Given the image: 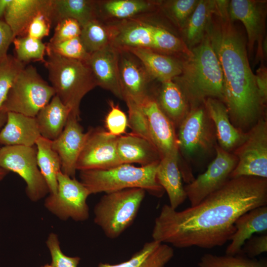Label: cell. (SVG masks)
Masks as SVG:
<instances>
[{"instance_id": "44", "label": "cell", "mask_w": 267, "mask_h": 267, "mask_svg": "<svg viewBox=\"0 0 267 267\" xmlns=\"http://www.w3.org/2000/svg\"><path fill=\"white\" fill-rule=\"evenodd\" d=\"M50 0L48 7L39 12L31 21L24 36L41 40L48 36L52 24L49 14Z\"/></svg>"}, {"instance_id": "21", "label": "cell", "mask_w": 267, "mask_h": 267, "mask_svg": "<svg viewBox=\"0 0 267 267\" xmlns=\"http://www.w3.org/2000/svg\"><path fill=\"white\" fill-rule=\"evenodd\" d=\"M160 0H96V18L105 22H116L135 18L159 9Z\"/></svg>"}, {"instance_id": "6", "label": "cell", "mask_w": 267, "mask_h": 267, "mask_svg": "<svg viewBox=\"0 0 267 267\" xmlns=\"http://www.w3.org/2000/svg\"><path fill=\"white\" fill-rule=\"evenodd\" d=\"M145 190L127 188L106 193L94 206V222L110 239L120 236L134 222Z\"/></svg>"}, {"instance_id": "13", "label": "cell", "mask_w": 267, "mask_h": 267, "mask_svg": "<svg viewBox=\"0 0 267 267\" xmlns=\"http://www.w3.org/2000/svg\"><path fill=\"white\" fill-rule=\"evenodd\" d=\"M88 133L77 162V170L108 169L122 164L117 151L119 136L99 128L90 129Z\"/></svg>"}, {"instance_id": "29", "label": "cell", "mask_w": 267, "mask_h": 267, "mask_svg": "<svg viewBox=\"0 0 267 267\" xmlns=\"http://www.w3.org/2000/svg\"><path fill=\"white\" fill-rule=\"evenodd\" d=\"M217 10L215 0H199L194 11L180 30L181 39L191 50L205 37L212 17Z\"/></svg>"}, {"instance_id": "28", "label": "cell", "mask_w": 267, "mask_h": 267, "mask_svg": "<svg viewBox=\"0 0 267 267\" xmlns=\"http://www.w3.org/2000/svg\"><path fill=\"white\" fill-rule=\"evenodd\" d=\"M49 0H9L4 19L14 38L23 36L32 19L48 6Z\"/></svg>"}, {"instance_id": "46", "label": "cell", "mask_w": 267, "mask_h": 267, "mask_svg": "<svg viewBox=\"0 0 267 267\" xmlns=\"http://www.w3.org/2000/svg\"><path fill=\"white\" fill-rule=\"evenodd\" d=\"M267 252V233L252 236L243 244L240 253L250 258Z\"/></svg>"}, {"instance_id": "2", "label": "cell", "mask_w": 267, "mask_h": 267, "mask_svg": "<svg viewBox=\"0 0 267 267\" xmlns=\"http://www.w3.org/2000/svg\"><path fill=\"white\" fill-rule=\"evenodd\" d=\"M228 0H217L206 34L220 63L223 100L232 124L243 131L263 117L262 99L250 67L245 43L229 17Z\"/></svg>"}, {"instance_id": "52", "label": "cell", "mask_w": 267, "mask_h": 267, "mask_svg": "<svg viewBox=\"0 0 267 267\" xmlns=\"http://www.w3.org/2000/svg\"><path fill=\"white\" fill-rule=\"evenodd\" d=\"M41 267H53V266L51 264L50 265L46 264Z\"/></svg>"}, {"instance_id": "45", "label": "cell", "mask_w": 267, "mask_h": 267, "mask_svg": "<svg viewBox=\"0 0 267 267\" xmlns=\"http://www.w3.org/2000/svg\"><path fill=\"white\" fill-rule=\"evenodd\" d=\"M82 27L76 20L63 19L55 25L54 32L49 43L54 44L80 37Z\"/></svg>"}, {"instance_id": "30", "label": "cell", "mask_w": 267, "mask_h": 267, "mask_svg": "<svg viewBox=\"0 0 267 267\" xmlns=\"http://www.w3.org/2000/svg\"><path fill=\"white\" fill-rule=\"evenodd\" d=\"M70 109L55 95L36 116L41 135L50 140L57 138L63 131Z\"/></svg>"}, {"instance_id": "4", "label": "cell", "mask_w": 267, "mask_h": 267, "mask_svg": "<svg viewBox=\"0 0 267 267\" xmlns=\"http://www.w3.org/2000/svg\"><path fill=\"white\" fill-rule=\"evenodd\" d=\"M44 65L57 95L80 119V105L84 96L97 86L92 72L84 61L67 58L46 48Z\"/></svg>"}, {"instance_id": "5", "label": "cell", "mask_w": 267, "mask_h": 267, "mask_svg": "<svg viewBox=\"0 0 267 267\" xmlns=\"http://www.w3.org/2000/svg\"><path fill=\"white\" fill-rule=\"evenodd\" d=\"M159 162L141 167L122 164L108 169L81 171L80 181L90 194L139 188L160 198L165 190L156 179Z\"/></svg>"}, {"instance_id": "10", "label": "cell", "mask_w": 267, "mask_h": 267, "mask_svg": "<svg viewBox=\"0 0 267 267\" xmlns=\"http://www.w3.org/2000/svg\"><path fill=\"white\" fill-rule=\"evenodd\" d=\"M57 192L45 199V208L62 220L71 218L76 222L86 221L89 217L87 200L90 195L88 189L75 178L61 171L57 175Z\"/></svg>"}, {"instance_id": "24", "label": "cell", "mask_w": 267, "mask_h": 267, "mask_svg": "<svg viewBox=\"0 0 267 267\" xmlns=\"http://www.w3.org/2000/svg\"><path fill=\"white\" fill-rule=\"evenodd\" d=\"M178 154L177 153L162 157L156 171L157 180L167 192L169 205L174 209H177L187 198L182 183Z\"/></svg>"}, {"instance_id": "50", "label": "cell", "mask_w": 267, "mask_h": 267, "mask_svg": "<svg viewBox=\"0 0 267 267\" xmlns=\"http://www.w3.org/2000/svg\"><path fill=\"white\" fill-rule=\"evenodd\" d=\"M7 113L3 111L0 112V130L3 126L6 121Z\"/></svg>"}, {"instance_id": "23", "label": "cell", "mask_w": 267, "mask_h": 267, "mask_svg": "<svg viewBox=\"0 0 267 267\" xmlns=\"http://www.w3.org/2000/svg\"><path fill=\"white\" fill-rule=\"evenodd\" d=\"M142 63L153 80L160 82L173 80L182 72L181 60L149 48H127Z\"/></svg>"}, {"instance_id": "12", "label": "cell", "mask_w": 267, "mask_h": 267, "mask_svg": "<svg viewBox=\"0 0 267 267\" xmlns=\"http://www.w3.org/2000/svg\"><path fill=\"white\" fill-rule=\"evenodd\" d=\"M216 157L207 170L184 187L190 206H195L220 188L228 179L237 159L233 153L216 145Z\"/></svg>"}, {"instance_id": "19", "label": "cell", "mask_w": 267, "mask_h": 267, "mask_svg": "<svg viewBox=\"0 0 267 267\" xmlns=\"http://www.w3.org/2000/svg\"><path fill=\"white\" fill-rule=\"evenodd\" d=\"M85 62L91 69L97 86L123 100L119 78L118 49L109 44L90 54Z\"/></svg>"}, {"instance_id": "49", "label": "cell", "mask_w": 267, "mask_h": 267, "mask_svg": "<svg viewBox=\"0 0 267 267\" xmlns=\"http://www.w3.org/2000/svg\"><path fill=\"white\" fill-rule=\"evenodd\" d=\"M9 0H0V19L3 17L6 6Z\"/></svg>"}, {"instance_id": "26", "label": "cell", "mask_w": 267, "mask_h": 267, "mask_svg": "<svg viewBox=\"0 0 267 267\" xmlns=\"http://www.w3.org/2000/svg\"><path fill=\"white\" fill-rule=\"evenodd\" d=\"M117 151L122 164L138 163L144 166L161 159L151 142L133 133L118 137Z\"/></svg>"}, {"instance_id": "18", "label": "cell", "mask_w": 267, "mask_h": 267, "mask_svg": "<svg viewBox=\"0 0 267 267\" xmlns=\"http://www.w3.org/2000/svg\"><path fill=\"white\" fill-rule=\"evenodd\" d=\"M107 24L111 35L110 44L114 47L151 49L155 24L135 17Z\"/></svg>"}, {"instance_id": "15", "label": "cell", "mask_w": 267, "mask_h": 267, "mask_svg": "<svg viewBox=\"0 0 267 267\" xmlns=\"http://www.w3.org/2000/svg\"><path fill=\"white\" fill-rule=\"evenodd\" d=\"M118 50V65L120 85L123 100L141 106L149 95L148 88L154 80L140 61L124 48Z\"/></svg>"}, {"instance_id": "20", "label": "cell", "mask_w": 267, "mask_h": 267, "mask_svg": "<svg viewBox=\"0 0 267 267\" xmlns=\"http://www.w3.org/2000/svg\"><path fill=\"white\" fill-rule=\"evenodd\" d=\"M203 105L213 123L219 145L226 151H233L245 140L247 133L232 124L228 110L222 101L209 97Z\"/></svg>"}, {"instance_id": "38", "label": "cell", "mask_w": 267, "mask_h": 267, "mask_svg": "<svg viewBox=\"0 0 267 267\" xmlns=\"http://www.w3.org/2000/svg\"><path fill=\"white\" fill-rule=\"evenodd\" d=\"M198 1L199 0H160L159 9L180 31Z\"/></svg>"}, {"instance_id": "31", "label": "cell", "mask_w": 267, "mask_h": 267, "mask_svg": "<svg viewBox=\"0 0 267 267\" xmlns=\"http://www.w3.org/2000/svg\"><path fill=\"white\" fill-rule=\"evenodd\" d=\"M96 0H50L49 17L52 24L65 18L73 19L83 27L97 18Z\"/></svg>"}, {"instance_id": "48", "label": "cell", "mask_w": 267, "mask_h": 267, "mask_svg": "<svg viewBox=\"0 0 267 267\" xmlns=\"http://www.w3.org/2000/svg\"><path fill=\"white\" fill-rule=\"evenodd\" d=\"M255 75L260 96L266 104L267 100V70L263 62L257 70Z\"/></svg>"}, {"instance_id": "25", "label": "cell", "mask_w": 267, "mask_h": 267, "mask_svg": "<svg viewBox=\"0 0 267 267\" xmlns=\"http://www.w3.org/2000/svg\"><path fill=\"white\" fill-rule=\"evenodd\" d=\"M235 232L225 250V254H239L244 243L254 233H267V205L257 207L240 216L235 221Z\"/></svg>"}, {"instance_id": "17", "label": "cell", "mask_w": 267, "mask_h": 267, "mask_svg": "<svg viewBox=\"0 0 267 267\" xmlns=\"http://www.w3.org/2000/svg\"><path fill=\"white\" fill-rule=\"evenodd\" d=\"M79 119L70 114L66 124L59 136L52 140V147L57 153L61 163V172L75 178L78 158L88 136Z\"/></svg>"}, {"instance_id": "14", "label": "cell", "mask_w": 267, "mask_h": 267, "mask_svg": "<svg viewBox=\"0 0 267 267\" xmlns=\"http://www.w3.org/2000/svg\"><path fill=\"white\" fill-rule=\"evenodd\" d=\"M267 1L257 0H229L228 12L232 22L240 21L248 36V48L252 52L256 43L258 48L256 60L263 61V43L265 39Z\"/></svg>"}, {"instance_id": "9", "label": "cell", "mask_w": 267, "mask_h": 267, "mask_svg": "<svg viewBox=\"0 0 267 267\" xmlns=\"http://www.w3.org/2000/svg\"><path fill=\"white\" fill-rule=\"evenodd\" d=\"M234 151L237 164L229 178L242 176L267 178V122L262 117L247 132Z\"/></svg>"}, {"instance_id": "3", "label": "cell", "mask_w": 267, "mask_h": 267, "mask_svg": "<svg viewBox=\"0 0 267 267\" xmlns=\"http://www.w3.org/2000/svg\"><path fill=\"white\" fill-rule=\"evenodd\" d=\"M191 50V56L181 59V74L173 79L183 93L189 108L203 105L209 97L223 102L222 71L207 34Z\"/></svg>"}, {"instance_id": "36", "label": "cell", "mask_w": 267, "mask_h": 267, "mask_svg": "<svg viewBox=\"0 0 267 267\" xmlns=\"http://www.w3.org/2000/svg\"><path fill=\"white\" fill-rule=\"evenodd\" d=\"M198 267H267L266 259L250 258L241 253L234 255L204 254L200 258Z\"/></svg>"}, {"instance_id": "22", "label": "cell", "mask_w": 267, "mask_h": 267, "mask_svg": "<svg viewBox=\"0 0 267 267\" xmlns=\"http://www.w3.org/2000/svg\"><path fill=\"white\" fill-rule=\"evenodd\" d=\"M7 119L0 131V145L33 146L41 136L36 117L8 112Z\"/></svg>"}, {"instance_id": "43", "label": "cell", "mask_w": 267, "mask_h": 267, "mask_svg": "<svg viewBox=\"0 0 267 267\" xmlns=\"http://www.w3.org/2000/svg\"><path fill=\"white\" fill-rule=\"evenodd\" d=\"M125 101L128 108V126H130L132 129V133L151 142L149 137L146 118L141 106L138 105L130 100H125Z\"/></svg>"}, {"instance_id": "47", "label": "cell", "mask_w": 267, "mask_h": 267, "mask_svg": "<svg viewBox=\"0 0 267 267\" xmlns=\"http://www.w3.org/2000/svg\"><path fill=\"white\" fill-rule=\"evenodd\" d=\"M14 39L9 26L4 21L0 19V61L7 55L8 49Z\"/></svg>"}, {"instance_id": "27", "label": "cell", "mask_w": 267, "mask_h": 267, "mask_svg": "<svg viewBox=\"0 0 267 267\" xmlns=\"http://www.w3.org/2000/svg\"><path fill=\"white\" fill-rule=\"evenodd\" d=\"M174 256L171 246L152 240L126 261L113 265L101 263L98 267H165Z\"/></svg>"}, {"instance_id": "11", "label": "cell", "mask_w": 267, "mask_h": 267, "mask_svg": "<svg viewBox=\"0 0 267 267\" xmlns=\"http://www.w3.org/2000/svg\"><path fill=\"white\" fill-rule=\"evenodd\" d=\"M178 128V151L185 158L216 146L215 128L203 104L190 108Z\"/></svg>"}, {"instance_id": "40", "label": "cell", "mask_w": 267, "mask_h": 267, "mask_svg": "<svg viewBox=\"0 0 267 267\" xmlns=\"http://www.w3.org/2000/svg\"><path fill=\"white\" fill-rule=\"evenodd\" d=\"M47 49L63 57L86 61L89 53L80 37L62 42L46 44Z\"/></svg>"}, {"instance_id": "33", "label": "cell", "mask_w": 267, "mask_h": 267, "mask_svg": "<svg viewBox=\"0 0 267 267\" xmlns=\"http://www.w3.org/2000/svg\"><path fill=\"white\" fill-rule=\"evenodd\" d=\"M36 146L38 167L47 183L49 194L54 195L57 191V175L61 171L59 157L52 147V140L40 136Z\"/></svg>"}, {"instance_id": "35", "label": "cell", "mask_w": 267, "mask_h": 267, "mask_svg": "<svg viewBox=\"0 0 267 267\" xmlns=\"http://www.w3.org/2000/svg\"><path fill=\"white\" fill-rule=\"evenodd\" d=\"M80 38L89 54L103 48L110 44L111 42L108 25L97 18L90 21L82 27Z\"/></svg>"}, {"instance_id": "8", "label": "cell", "mask_w": 267, "mask_h": 267, "mask_svg": "<svg viewBox=\"0 0 267 267\" xmlns=\"http://www.w3.org/2000/svg\"><path fill=\"white\" fill-rule=\"evenodd\" d=\"M0 167L17 174L24 180L26 194L32 201H38L49 193L37 164L36 145L0 147Z\"/></svg>"}, {"instance_id": "41", "label": "cell", "mask_w": 267, "mask_h": 267, "mask_svg": "<svg viewBox=\"0 0 267 267\" xmlns=\"http://www.w3.org/2000/svg\"><path fill=\"white\" fill-rule=\"evenodd\" d=\"M110 109L105 119V125L107 132L116 136H120L126 133L128 126V119L126 114L118 105L109 101Z\"/></svg>"}, {"instance_id": "7", "label": "cell", "mask_w": 267, "mask_h": 267, "mask_svg": "<svg viewBox=\"0 0 267 267\" xmlns=\"http://www.w3.org/2000/svg\"><path fill=\"white\" fill-rule=\"evenodd\" d=\"M55 95V92L33 66L25 67L9 90L2 111L36 117Z\"/></svg>"}, {"instance_id": "1", "label": "cell", "mask_w": 267, "mask_h": 267, "mask_svg": "<svg viewBox=\"0 0 267 267\" xmlns=\"http://www.w3.org/2000/svg\"><path fill=\"white\" fill-rule=\"evenodd\" d=\"M266 205L267 178H229L195 206L178 211L164 205L155 219L152 237L178 248L221 247L230 241L240 216Z\"/></svg>"}, {"instance_id": "34", "label": "cell", "mask_w": 267, "mask_h": 267, "mask_svg": "<svg viewBox=\"0 0 267 267\" xmlns=\"http://www.w3.org/2000/svg\"><path fill=\"white\" fill-rule=\"evenodd\" d=\"M151 49L167 55L178 56L181 58L192 55V51L181 38L164 27L154 24Z\"/></svg>"}, {"instance_id": "39", "label": "cell", "mask_w": 267, "mask_h": 267, "mask_svg": "<svg viewBox=\"0 0 267 267\" xmlns=\"http://www.w3.org/2000/svg\"><path fill=\"white\" fill-rule=\"evenodd\" d=\"M25 65L15 57L8 54L0 61V112L9 90Z\"/></svg>"}, {"instance_id": "37", "label": "cell", "mask_w": 267, "mask_h": 267, "mask_svg": "<svg viewBox=\"0 0 267 267\" xmlns=\"http://www.w3.org/2000/svg\"><path fill=\"white\" fill-rule=\"evenodd\" d=\"M14 45L15 57L21 62L26 64L30 62L41 61L44 63L46 54V44L41 40L27 36L15 38L12 42Z\"/></svg>"}, {"instance_id": "32", "label": "cell", "mask_w": 267, "mask_h": 267, "mask_svg": "<svg viewBox=\"0 0 267 267\" xmlns=\"http://www.w3.org/2000/svg\"><path fill=\"white\" fill-rule=\"evenodd\" d=\"M161 83L158 96L155 98L160 108L175 128H178L190 108L178 85L170 80Z\"/></svg>"}, {"instance_id": "16", "label": "cell", "mask_w": 267, "mask_h": 267, "mask_svg": "<svg viewBox=\"0 0 267 267\" xmlns=\"http://www.w3.org/2000/svg\"><path fill=\"white\" fill-rule=\"evenodd\" d=\"M151 141L161 158L179 153L175 127L160 108L155 97L148 95L141 104Z\"/></svg>"}, {"instance_id": "51", "label": "cell", "mask_w": 267, "mask_h": 267, "mask_svg": "<svg viewBox=\"0 0 267 267\" xmlns=\"http://www.w3.org/2000/svg\"><path fill=\"white\" fill-rule=\"evenodd\" d=\"M8 173V172L7 171L0 167V182L3 179Z\"/></svg>"}, {"instance_id": "42", "label": "cell", "mask_w": 267, "mask_h": 267, "mask_svg": "<svg viewBox=\"0 0 267 267\" xmlns=\"http://www.w3.org/2000/svg\"><path fill=\"white\" fill-rule=\"evenodd\" d=\"M46 244L51 255L53 267H78L80 258L65 255L60 249L58 237L55 233L49 234Z\"/></svg>"}]
</instances>
